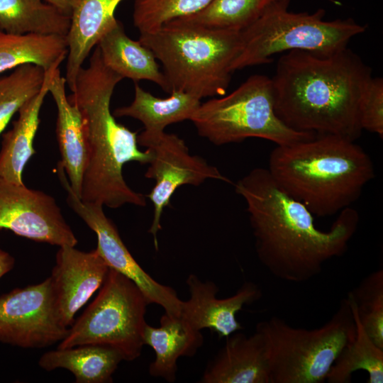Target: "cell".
Returning a JSON list of instances; mask_svg holds the SVG:
<instances>
[{"mask_svg":"<svg viewBox=\"0 0 383 383\" xmlns=\"http://www.w3.org/2000/svg\"><path fill=\"white\" fill-rule=\"evenodd\" d=\"M57 174L67 193L68 205L96 233V249L109 267L133 281L150 304H158L165 313L179 316L182 300L176 291L155 280L140 267L125 245L113 221L104 213L103 206L81 200L71 189L66 174L59 164Z\"/></svg>","mask_w":383,"mask_h":383,"instance_id":"11","label":"cell"},{"mask_svg":"<svg viewBox=\"0 0 383 383\" xmlns=\"http://www.w3.org/2000/svg\"><path fill=\"white\" fill-rule=\"evenodd\" d=\"M0 229L58 247H75L78 243L55 198L1 177Z\"/></svg>","mask_w":383,"mask_h":383,"instance_id":"12","label":"cell"},{"mask_svg":"<svg viewBox=\"0 0 383 383\" xmlns=\"http://www.w3.org/2000/svg\"><path fill=\"white\" fill-rule=\"evenodd\" d=\"M256 328L268 342L270 383L324 382L340 353L356 334L347 298L319 328L293 327L278 316L258 323Z\"/></svg>","mask_w":383,"mask_h":383,"instance_id":"6","label":"cell"},{"mask_svg":"<svg viewBox=\"0 0 383 383\" xmlns=\"http://www.w3.org/2000/svg\"><path fill=\"white\" fill-rule=\"evenodd\" d=\"M123 0H75L67 35L65 79L71 91L83 64L106 30L117 20L114 13Z\"/></svg>","mask_w":383,"mask_h":383,"instance_id":"19","label":"cell"},{"mask_svg":"<svg viewBox=\"0 0 383 383\" xmlns=\"http://www.w3.org/2000/svg\"><path fill=\"white\" fill-rule=\"evenodd\" d=\"M70 16L45 0H0V30L67 35Z\"/></svg>","mask_w":383,"mask_h":383,"instance_id":"25","label":"cell"},{"mask_svg":"<svg viewBox=\"0 0 383 383\" xmlns=\"http://www.w3.org/2000/svg\"><path fill=\"white\" fill-rule=\"evenodd\" d=\"M267 170L283 191L318 216L349 207L375 175L373 162L361 146L332 134L277 145Z\"/></svg>","mask_w":383,"mask_h":383,"instance_id":"4","label":"cell"},{"mask_svg":"<svg viewBox=\"0 0 383 383\" xmlns=\"http://www.w3.org/2000/svg\"><path fill=\"white\" fill-rule=\"evenodd\" d=\"M122 79L104 64L96 46L68 96L80 111L88 147L80 199L111 209L146 205L145 196L130 188L122 170L128 162L149 164L153 157L150 149L139 150L137 133L118 123L111 112L113 90Z\"/></svg>","mask_w":383,"mask_h":383,"instance_id":"3","label":"cell"},{"mask_svg":"<svg viewBox=\"0 0 383 383\" xmlns=\"http://www.w3.org/2000/svg\"><path fill=\"white\" fill-rule=\"evenodd\" d=\"M359 116L363 130L383 136V79L371 77L360 99Z\"/></svg>","mask_w":383,"mask_h":383,"instance_id":"31","label":"cell"},{"mask_svg":"<svg viewBox=\"0 0 383 383\" xmlns=\"http://www.w3.org/2000/svg\"><path fill=\"white\" fill-rule=\"evenodd\" d=\"M60 66L46 70L40 91L19 109L18 118L12 128L2 135L0 150V177L16 184H23V171L35 153L33 140L40 123V111L48 93L49 82L53 72Z\"/></svg>","mask_w":383,"mask_h":383,"instance_id":"22","label":"cell"},{"mask_svg":"<svg viewBox=\"0 0 383 383\" xmlns=\"http://www.w3.org/2000/svg\"><path fill=\"white\" fill-rule=\"evenodd\" d=\"M347 299L355 323V337L340 353L326 380L329 383H348L353 372L365 370L368 374L367 382L382 383L383 349L378 347L367 334L353 303Z\"/></svg>","mask_w":383,"mask_h":383,"instance_id":"26","label":"cell"},{"mask_svg":"<svg viewBox=\"0 0 383 383\" xmlns=\"http://www.w3.org/2000/svg\"><path fill=\"white\" fill-rule=\"evenodd\" d=\"M288 8L272 9L240 31L241 47L232 64L233 72L269 63L276 54L291 50L332 54L366 30V26L352 18L325 21L323 9L310 13L291 12Z\"/></svg>","mask_w":383,"mask_h":383,"instance_id":"7","label":"cell"},{"mask_svg":"<svg viewBox=\"0 0 383 383\" xmlns=\"http://www.w3.org/2000/svg\"><path fill=\"white\" fill-rule=\"evenodd\" d=\"M371 77L370 67L348 47L329 55L284 52L271 78L275 113L294 131L355 140L362 131L360 99Z\"/></svg>","mask_w":383,"mask_h":383,"instance_id":"2","label":"cell"},{"mask_svg":"<svg viewBox=\"0 0 383 383\" xmlns=\"http://www.w3.org/2000/svg\"><path fill=\"white\" fill-rule=\"evenodd\" d=\"M65 84L58 67L50 79L48 93L57 110V137L61 156L58 164L62 167L71 189L80 199L88 147L80 111L67 96Z\"/></svg>","mask_w":383,"mask_h":383,"instance_id":"17","label":"cell"},{"mask_svg":"<svg viewBox=\"0 0 383 383\" xmlns=\"http://www.w3.org/2000/svg\"><path fill=\"white\" fill-rule=\"evenodd\" d=\"M15 265L14 257L8 252L0 249V279L9 272Z\"/></svg>","mask_w":383,"mask_h":383,"instance_id":"32","label":"cell"},{"mask_svg":"<svg viewBox=\"0 0 383 383\" xmlns=\"http://www.w3.org/2000/svg\"><path fill=\"white\" fill-rule=\"evenodd\" d=\"M208 363L201 383H270V349L259 328L250 336L235 332Z\"/></svg>","mask_w":383,"mask_h":383,"instance_id":"16","label":"cell"},{"mask_svg":"<svg viewBox=\"0 0 383 383\" xmlns=\"http://www.w3.org/2000/svg\"><path fill=\"white\" fill-rule=\"evenodd\" d=\"M167 98H160L135 84L134 99L128 106L116 109L114 117H131L140 121L144 130L138 135V145L150 147L172 123L191 117L201 104V99L182 91L174 90Z\"/></svg>","mask_w":383,"mask_h":383,"instance_id":"18","label":"cell"},{"mask_svg":"<svg viewBox=\"0 0 383 383\" xmlns=\"http://www.w3.org/2000/svg\"><path fill=\"white\" fill-rule=\"evenodd\" d=\"M190 121L200 136L216 145L249 138L285 145L316 135L294 131L277 117L271 78L262 74L251 75L226 96L201 103Z\"/></svg>","mask_w":383,"mask_h":383,"instance_id":"8","label":"cell"},{"mask_svg":"<svg viewBox=\"0 0 383 383\" xmlns=\"http://www.w3.org/2000/svg\"><path fill=\"white\" fill-rule=\"evenodd\" d=\"M348 298L372 340L383 349V270L379 269L365 277Z\"/></svg>","mask_w":383,"mask_h":383,"instance_id":"29","label":"cell"},{"mask_svg":"<svg viewBox=\"0 0 383 383\" xmlns=\"http://www.w3.org/2000/svg\"><path fill=\"white\" fill-rule=\"evenodd\" d=\"M138 40L162 63L170 92L182 91L199 99L226 94L241 47L240 30L180 18L140 33Z\"/></svg>","mask_w":383,"mask_h":383,"instance_id":"5","label":"cell"},{"mask_svg":"<svg viewBox=\"0 0 383 383\" xmlns=\"http://www.w3.org/2000/svg\"><path fill=\"white\" fill-rule=\"evenodd\" d=\"M54 5L67 16L71 15L75 0H45Z\"/></svg>","mask_w":383,"mask_h":383,"instance_id":"33","label":"cell"},{"mask_svg":"<svg viewBox=\"0 0 383 383\" xmlns=\"http://www.w3.org/2000/svg\"><path fill=\"white\" fill-rule=\"evenodd\" d=\"M99 289L57 348L102 345L116 349L124 360L137 359L145 345L149 302L133 281L111 268Z\"/></svg>","mask_w":383,"mask_h":383,"instance_id":"9","label":"cell"},{"mask_svg":"<svg viewBox=\"0 0 383 383\" xmlns=\"http://www.w3.org/2000/svg\"><path fill=\"white\" fill-rule=\"evenodd\" d=\"M212 0H135L133 21L139 33L148 32L165 23L194 14Z\"/></svg>","mask_w":383,"mask_h":383,"instance_id":"30","label":"cell"},{"mask_svg":"<svg viewBox=\"0 0 383 383\" xmlns=\"http://www.w3.org/2000/svg\"><path fill=\"white\" fill-rule=\"evenodd\" d=\"M59 248L49 277L59 318L70 328L76 313L104 284L109 267L96 249L84 252L73 246Z\"/></svg>","mask_w":383,"mask_h":383,"instance_id":"14","label":"cell"},{"mask_svg":"<svg viewBox=\"0 0 383 383\" xmlns=\"http://www.w3.org/2000/svg\"><path fill=\"white\" fill-rule=\"evenodd\" d=\"M45 72L40 66L26 64L0 79V135L13 116L40 91Z\"/></svg>","mask_w":383,"mask_h":383,"instance_id":"28","label":"cell"},{"mask_svg":"<svg viewBox=\"0 0 383 383\" xmlns=\"http://www.w3.org/2000/svg\"><path fill=\"white\" fill-rule=\"evenodd\" d=\"M67 53V35L14 34L0 30V74L26 64L48 70L60 66Z\"/></svg>","mask_w":383,"mask_h":383,"instance_id":"24","label":"cell"},{"mask_svg":"<svg viewBox=\"0 0 383 383\" xmlns=\"http://www.w3.org/2000/svg\"><path fill=\"white\" fill-rule=\"evenodd\" d=\"M235 191L245 201L260 262L283 281L301 283L316 277L328 261L346 252L358 228V212L349 206L328 231L318 229L310 211L283 191L266 168L250 170Z\"/></svg>","mask_w":383,"mask_h":383,"instance_id":"1","label":"cell"},{"mask_svg":"<svg viewBox=\"0 0 383 383\" xmlns=\"http://www.w3.org/2000/svg\"><path fill=\"white\" fill-rule=\"evenodd\" d=\"M70 328L55 309L50 277L0 296V343L43 348L62 341Z\"/></svg>","mask_w":383,"mask_h":383,"instance_id":"10","label":"cell"},{"mask_svg":"<svg viewBox=\"0 0 383 383\" xmlns=\"http://www.w3.org/2000/svg\"><path fill=\"white\" fill-rule=\"evenodd\" d=\"M143 343L151 347L155 354V360L149 366L150 374L174 382L178 359L194 356L203 345L204 337L201 331L194 329L180 316L165 312L159 327L147 323Z\"/></svg>","mask_w":383,"mask_h":383,"instance_id":"20","label":"cell"},{"mask_svg":"<svg viewBox=\"0 0 383 383\" xmlns=\"http://www.w3.org/2000/svg\"><path fill=\"white\" fill-rule=\"evenodd\" d=\"M289 4L290 0H212L201 11L179 18L206 27L241 31L270 10Z\"/></svg>","mask_w":383,"mask_h":383,"instance_id":"27","label":"cell"},{"mask_svg":"<svg viewBox=\"0 0 383 383\" xmlns=\"http://www.w3.org/2000/svg\"><path fill=\"white\" fill-rule=\"evenodd\" d=\"M122 360V355L113 348L86 344L48 351L40 357L38 365L48 372L69 370L77 383H110Z\"/></svg>","mask_w":383,"mask_h":383,"instance_id":"23","label":"cell"},{"mask_svg":"<svg viewBox=\"0 0 383 383\" xmlns=\"http://www.w3.org/2000/svg\"><path fill=\"white\" fill-rule=\"evenodd\" d=\"M96 46L104 64L123 79L135 82L149 80L170 93L169 84L153 52L139 40L130 38L119 21L116 20L106 30Z\"/></svg>","mask_w":383,"mask_h":383,"instance_id":"21","label":"cell"},{"mask_svg":"<svg viewBox=\"0 0 383 383\" xmlns=\"http://www.w3.org/2000/svg\"><path fill=\"white\" fill-rule=\"evenodd\" d=\"M186 282L190 296L182 301L179 316L194 329L209 328L219 338L241 330L236 314L262 296L260 289L251 282H245L235 294L225 299L216 297L219 288L211 281L202 282L190 274Z\"/></svg>","mask_w":383,"mask_h":383,"instance_id":"15","label":"cell"},{"mask_svg":"<svg viewBox=\"0 0 383 383\" xmlns=\"http://www.w3.org/2000/svg\"><path fill=\"white\" fill-rule=\"evenodd\" d=\"M147 149L153 157L145 174L153 179L155 184L148 198L154 206V216L149 233L152 235L156 250H158L157 233L161 229L160 219L165 207L175 191L186 184L199 186L212 179L231 183L217 167L209 164L203 157L192 155L183 139L173 133H164Z\"/></svg>","mask_w":383,"mask_h":383,"instance_id":"13","label":"cell"}]
</instances>
